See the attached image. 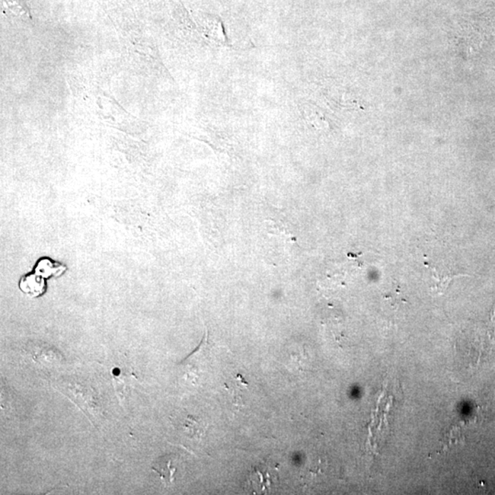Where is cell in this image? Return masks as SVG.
<instances>
[{"mask_svg": "<svg viewBox=\"0 0 495 495\" xmlns=\"http://www.w3.org/2000/svg\"><path fill=\"white\" fill-rule=\"evenodd\" d=\"M278 480L277 469L269 464H261L252 469L250 475V482L256 493L261 494L270 491Z\"/></svg>", "mask_w": 495, "mask_h": 495, "instance_id": "obj_1", "label": "cell"}, {"mask_svg": "<svg viewBox=\"0 0 495 495\" xmlns=\"http://www.w3.org/2000/svg\"><path fill=\"white\" fill-rule=\"evenodd\" d=\"M431 292L434 295L442 296L449 288L450 283L456 278L468 277V274L452 273L445 270H439L436 267L430 268Z\"/></svg>", "mask_w": 495, "mask_h": 495, "instance_id": "obj_2", "label": "cell"}, {"mask_svg": "<svg viewBox=\"0 0 495 495\" xmlns=\"http://www.w3.org/2000/svg\"><path fill=\"white\" fill-rule=\"evenodd\" d=\"M20 288L22 292L31 297H38L46 290L44 278L36 273L27 274L20 281Z\"/></svg>", "mask_w": 495, "mask_h": 495, "instance_id": "obj_3", "label": "cell"}, {"mask_svg": "<svg viewBox=\"0 0 495 495\" xmlns=\"http://www.w3.org/2000/svg\"><path fill=\"white\" fill-rule=\"evenodd\" d=\"M172 459L169 457H162L153 463L152 469L158 474L165 485H171L174 481L175 468L172 467Z\"/></svg>", "mask_w": 495, "mask_h": 495, "instance_id": "obj_4", "label": "cell"}, {"mask_svg": "<svg viewBox=\"0 0 495 495\" xmlns=\"http://www.w3.org/2000/svg\"><path fill=\"white\" fill-rule=\"evenodd\" d=\"M66 268L62 264L54 263L52 260L48 258H43L38 261L36 266H35V273L40 274L43 278H49L51 276H60L61 274L65 273Z\"/></svg>", "mask_w": 495, "mask_h": 495, "instance_id": "obj_5", "label": "cell"}]
</instances>
